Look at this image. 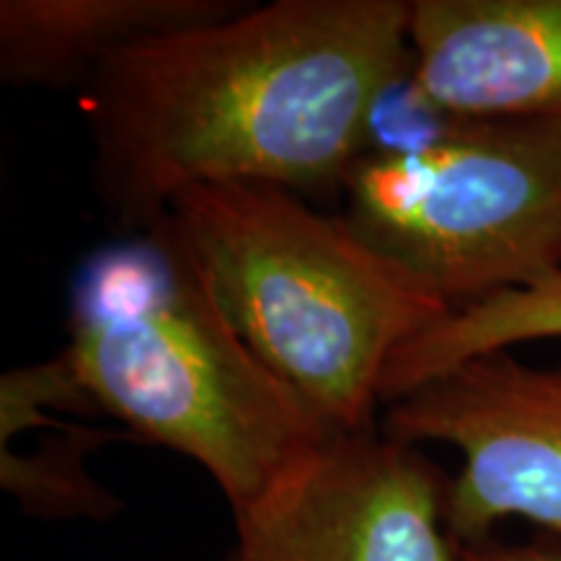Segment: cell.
<instances>
[{"instance_id": "obj_7", "label": "cell", "mask_w": 561, "mask_h": 561, "mask_svg": "<svg viewBox=\"0 0 561 561\" xmlns=\"http://www.w3.org/2000/svg\"><path fill=\"white\" fill-rule=\"evenodd\" d=\"M409 89L439 121L561 125V0H411Z\"/></svg>"}, {"instance_id": "obj_12", "label": "cell", "mask_w": 561, "mask_h": 561, "mask_svg": "<svg viewBox=\"0 0 561 561\" xmlns=\"http://www.w3.org/2000/svg\"><path fill=\"white\" fill-rule=\"evenodd\" d=\"M455 561H561V536L536 530L523 541H504L494 536L458 541Z\"/></svg>"}, {"instance_id": "obj_3", "label": "cell", "mask_w": 561, "mask_h": 561, "mask_svg": "<svg viewBox=\"0 0 561 561\" xmlns=\"http://www.w3.org/2000/svg\"><path fill=\"white\" fill-rule=\"evenodd\" d=\"M167 216L242 341L339 434L377 430L385 367L453 312L346 216L284 187L195 185Z\"/></svg>"}, {"instance_id": "obj_5", "label": "cell", "mask_w": 561, "mask_h": 561, "mask_svg": "<svg viewBox=\"0 0 561 561\" xmlns=\"http://www.w3.org/2000/svg\"><path fill=\"white\" fill-rule=\"evenodd\" d=\"M380 432L409 447L460 455L447 486L455 541L525 520L561 536V369L491 351L385 405Z\"/></svg>"}, {"instance_id": "obj_1", "label": "cell", "mask_w": 561, "mask_h": 561, "mask_svg": "<svg viewBox=\"0 0 561 561\" xmlns=\"http://www.w3.org/2000/svg\"><path fill=\"white\" fill-rule=\"evenodd\" d=\"M411 70V0H273L112 55L81 91L91 180L140 234L216 182L341 191Z\"/></svg>"}, {"instance_id": "obj_11", "label": "cell", "mask_w": 561, "mask_h": 561, "mask_svg": "<svg viewBox=\"0 0 561 561\" xmlns=\"http://www.w3.org/2000/svg\"><path fill=\"white\" fill-rule=\"evenodd\" d=\"M45 409L100 413L96 403L76 375L66 351L53 359L9 369L0 377V445H11L19 434L32 430H58L62 421L50 419Z\"/></svg>"}, {"instance_id": "obj_9", "label": "cell", "mask_w": 561, "mask_h": 561, "mask_svg": "<svg viewBox=\"0 0 561 561\" xmlns=\"http://www.w3.org/2000/svg\"><path fill=\"white\" fill-rule=\"evenodd\" d=\"M543 339H561V268L525 289L494 294L453 310L398 348L385 367L382 405L401 401L473 356Z\"/></svg>"}, {"instance_id": "obj_10", "label": "cell", "mask_w": 561, "mask_h": 561, "mask_svg": "<svg viewBox=\"0 0 561 561\" xmlns=\"http://www.w3.org/2000/svg\"><path fill=\"white\" fill-rule=\"evenodd\" d=\"M117 439H133L125 430L62 424L32 453L0 447V486L21 512L39 520H112L123 500L89 473V455Z\"/></svg>"}, {"instance_id": "obj_8", "label": "cell", "mask_w": 561, "mask_h": 561, "mask_svg": "<svg viewBox=\"0 0 561 561\" xmlns=\"http://www.w3.org/2000/svg\"><path fill=\"white\" fill-rule=\"evenodd\" d=\"M237 0H3L0 81L79 89L112 55L157 34L240 11Z\"/></svg>"}, {"instance_id": "obj_6", "label": "cell", "mask_w": 561, "mask_h": 561, "mask_svg": "<svg viewBox=\"0 0 561 561\" xmlns=\"http://www.w3.org/2000/svg\"><path fill=\"white\" fill-rule=\"evenodd\" d=\"M450 476L380 426L335 434L234 515L221 561H455Z\"/></svg>"}, {"instance_id": "obj_4", "label": "cell", "mask_w": 561, "mask_h": 561, "mask_svg": "<svg viewBox=\"0 0 561 561\" xmlns=\"http://www.w3.org/2000/svg\"><path fill=\"white\" fill-rule=\"evenodd\" d=\"M346 219L450 310L561 268V125L439 121L409 146L364 151Z\"/></svg>"}, {"instance_id": "obj_2", "label": "cell", "mask_w": 561, "mask_h": 561, "mask_svg": "<svg viewBox=\"0 0 561 561\" xmlns=\"http://www.w3.org/2000/svg\"><path fill=\"white\" fill-rule=\"evenodd\" d=\"M62 351L100 413L198 462L231 517L339 434L234 331L170 216L83 265Z\"/></svg>"}]
</instances>
